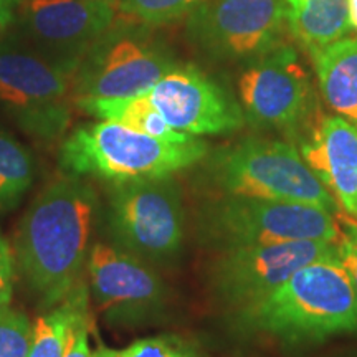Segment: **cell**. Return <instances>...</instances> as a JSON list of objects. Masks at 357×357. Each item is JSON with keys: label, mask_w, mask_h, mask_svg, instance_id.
<instances>
[{"label": "cell", "mask_w": 357, "mask_h": 357, "mask_svg": "<svg viewBox=\"0 0 357 357\" xmlns=\"http://www.w3.org/2000/svg\"><path fill=\"white\" fill-rule=\"evenodd\" d=\"M32 323L10 306H0V357H29Z\"/></svg>", "instance_id": "23"}, {"label": "cell", "mask_w": 357, "mask_h": 357, "mask_svg": "<svg viewBox=\"0 0 357 357\" xmlns=\"http://www.w3.org/2000/svg\"><path fill=\"white\" fill-rule=\"evenodd\" d=\"M118 17V0H17L20 45L73 77L91 45Z\"/></svg>", "instance_id": "12"}, {"label": "cell", "mask_w": 357, "mask_h": 357, "mask_svg": "<svg viewBox=\"0 0 357 357\" xmlns=\"http://www.w3.org/2000/svg\"><path fill=\"white\" fill-rule=\"evenodd\" d=\"M311 60L326 106L357 126V38L337 40Z\"/></svg>", "instance_id": "16"}, {"label": "cell", "mask_w": 357, "mask_h": 357, "mask_svg": "<svg viewBox=\"0 0 357 357\" xmlns=\"http://www.w3.org/2000/svg\"><path fill=\"white\" fill-rule=\"evenodd\" d=\"M91 312L82 316L71 329L63 357H93L89 346V329H91Z\"/></svg>", "instance_id": "26"}, {"label": "cell", "mask_w": 357, "mask_h": 357, "mask_svg": "<svg viewBox=\"0 0 357 357\" xmlns=\"http://www.w3.org/2000/svg\"><path fill=\"white\" fill-rule=\"evenodd\" d=\"M102 240L155 268L178 260L185 240V205L174 176L102 184Z\"/></svg>", "instance_id": "5"}, {"label": "cell", "mask_w": 357, "mask_h": 357, "mask_svg": "<svg viewBox=\"0 0 357 357\" xmlns=\"http://www.w3.org/2000/svg\"><path fill=\"white\" fill-rule=\"evenodd\" d=\"M199 242L212 250L339 238L337 213L283 200L208 195L195 213Z\"/></svg>", "instance_id": "6"}, {"label": "cell", "mask_w": 357, "mask_h": 357, "mask_svg": "<svg viewBox=\"0 0 357 357\" xmlns=\"http://www.w3.org/2000/svg\"><path fill=\"white\" fill-rule=\"evenodd\" d=\"M79 111L101 119V121H114L144 132L147 136L158 137L164 141L182 142L190 139V134L176 131L158 108L153 105L147 95L129 98H86V100L73 101Z\"/></svg>", "instance_id": "18"}, {"label": "cell", "mask_w": 357, "mask_h": 357, "mask_svg": "<svg viewBox=\"0 0 357 357\" xmlns=\"http://www.w3.org/2000/svg\"><path fill=\"white\" fill-rule=\"evenodd\" d=\"M205 0H118V15L154 26L177 22Z\"/></svg>", "instance_id": "21"}, {"label": "cell", "mask_w": 357, "mask_h": 357, "mask_svg": "<svg viewBox=\"0 0 357 357\" xmlns=\"http://www.w3.org/2000/svg\"><path fill=\"white\" fill-rule=\"evenodd\" d=\"M199 185L208 195H242L314 205L341 212L331 194L289 141L250 136L205 155Z\"/></svg>", "instance_id": "3"}, {"label": "cell", "mask_w": 357, "mask_h": 357, "mask_svg": "<svg viewBox=\"0 0 357 357\" xmlns=\"http://www.w3.org/2000/svg\"><path fill=\"white\" fill-rule=\"evenodd\" d=\"M101 194L89 178L61 174L43 187L17 227V276L40 310L65 300L84 280Z\"/></svg>", "instance_id": "1"}, {"label": "cell", "mask_w": 357, "mask_h": 357, "mask_svg": "<svg viewBox=\"0 0 357 357\" xmlns=\"http://www.w3.org/2000/svg\"><path fill=\"white\" fill-rule=\"evenodd\" d=\"M197 136L182 142L164 141L114 121H98L73 129L61 141L58 166L70 176L101 184L162 177L190 169L208 154Z\"/></svg>", "instance_id": "4"}, {"label": "cell", "mask_w": 357, "mask_h": 357, "mask_svg": "<svg viewBox=\"0 0 357 357\" xmlns=\"http://www.w3.org/2000/svg\"><path fill=\"white\" fill-rule=\"evenodd\" d=\"M238 333L261 334L287 346L318 344L357 333V293L337 252L296 270L255 305L231 312Z\"/></svg>", "instance_id": "2"}, {"label": "cell", "mask_w": 357, "mask_h": 357, "mask_svg": "<svg viewBox=\"0 0 357 357\" xmlns=\"http://www.w3.org/2000/svg\"><path fill=\"white\" fill-rule=\"evenodd\" d=\"M17 0H0V35L15 19Z\"/></svg>", "instance_id": "27"}, {"label": "cell", "mask_w": 357, "mask_h": 357, "mask_svg": "<svg viewBox=\"0 0 357 357\" xmlns=\"http://www.w3.org/2000/svg\"><path fill=\"white\" fill-rule=\"evenodd\" d=\"M144 26L116 17L75 70L71 77L73 101L147 95L160 78L176 68L172 53L151 37Z\"/></svg>", "instance_id": "7"}, {"label": "cell", "mask_w": 357, "mask_h": 357, "mask_svg": "<svg viewBox=\"0 0 357 357\" xmlns=\"http://www.w3.org/2000/svg\"><path fill=\"white\" fill-rule=\"evenodd\" d=\"M336 252V243L311 240L218 250L207 283L213 300L235 312L266 298L301 266Z\"/></svg>", "instance_id": "13"}, {"label": "cell", "mask_w": 357, "mask_h": 357, "mask_svg": "<svg viewBox=\"0 0 357 357\" xmlns=\"http://www.w3.org/2000/svg\"><path fill=\"white\" fill-rule=\"evenodd\" d=\"M238 101L253 128L293 139L318 113L310 71L289 42L247 63L238 78Z\"/></svg>", "instance_id": "9"}, {"label": "cell", "mask_w": 357, "mask_h": 357, "mask_svg": "<svg viewBox=\"0 0 357 357\" xmlns=\"http://www.w3.org/2000/svg\"><path fill=\"white\" fill-rule=\"evenodd\" d=\"M347 7H349L351 29L357 32V0H347Z\"/></svg>", "instance_id": "28"}, {"label": "cell", "mask_w": 357, "mask_h": 357, "mask_svg": "<svg viewBox=\"0 0 357 357\" xmlns=\"http://www.w3.org/2000/svg\"><path fill=\"white\" fill-rule=\"evenodd\" d=\"M339 238L336 242L337 257L349 275L352 287L357 293V217L337 212Z\"/></svg>", "instance_id": "24"}, {"label": "cell", "mask_w": 357, "mask_h": 357, "mask_svg": "<svg viewBox=\"0 0 357 357\" xmlns=\"http://www.w3.org/2000/svg\"><path fill=\"white\" fill-rule=\"evenodd\" d=\"M86 271L89 298L109 328H144L166 316V281L141 258L101 240L93 245Z\"/></svg>", "instance_id": "10"}, {"label": "cell", "mask_w": 357, "mask_h": 357, "mask_svg": "<svg viewBox=\"0 0 357 357\" xmlns=\"http://www.w3.org/2000/svg\"><path fill=\"white\" fill-rule=\"evenodd\" d=\"M71 77L20 43L0 45V108L26 136L55 144L71 121Z\"/></svg>", "instance_id": "8"}, {"label": "cell", "mask_w": 357, "mask_h": 357, "mask_svg": "<svg viewBox=\"0 0 357 357\" xmlns=\"http://www.w3.org/2000/svg\"><path fill=\"white\" fill-rule=\"evenodd\" d=\"M288 32L307 55L351 33L347 0H283Z\"/></svg>", "instance_id": "17"}, {"label": "cell", "mask_w": 357, "mask_h": 357, "mask_svg": "<svg viewBox=\"0 0 357 357\" xmlns=\"http://www.w3.org/2000/svg\"><path fill=\"white\" fill-rule=\"evenodd\" d=\"M93 357H204L199 347L176 334L137 339L121 349L98 346Z\"/></svg>", "instance_id": "22"}, {"label": "cell", "mask_w": 357, "mask_h": 357, "mask_svg": "<svg viewBox=\"0 0 357 357\" xmlns=\"http://www.w3.org/2000/svg\"><path fill=\"white\" fill-rule=\"evenodd\" d=\"M89 306L88 283L82 280L63 301L35 319L29 357H63L71 329L82 316L88 314Z\"/></svg>", "instance_id": "19"}, {"label": "cell", "mask_w": 357, "mask_h": 357, "mask_svg": "<svg viewBox=\"0 0 357 357\" xmlns=\"http://www.w3.org/2000/svg\"><path fill=\"white\" fill-rule=\"evenodd\" d=\"M37 164L30 149L0 128V213L15 211L32 189Z\"/></svg>", "instance_id": "20"}, {"label": "cell", "mask_w": 357, "mask_h": 357, "mask_svg": "<svg viewBox=\"0 0 357 357\" xmlns=\"http://www.w3.org/2000/svg\"><path fill=\"white\" fill-rule=\"evenodd\" d=\"M305 162L333 195L339 208L357 217V126L319 111L294 137Z\"/></svg>", "instance_id": "15"}, {"label": "cell", "mask_w": 357, "mask_h": 357, "mask_svg": "<svg viewBox=\"0 0 357 357\" xmlns=\"http://www.w3.org/2000/svg\"><path fill=\"white\" fill-rule=\"evenodd\" d=\"M283 0H205L187 15V37L218 61L250 63L284 40Z\"/></svg>", "instance_id": "11"}, {"label": "cell", "mask_w": 357, "mask_h": 357, "mask_svg": "<svg viewBox=\"0 0 357 357\" xmlns=\"http://www.w3.org/2000/svg\"><path fill=\"white\" fill-rule=\"evenodd\" d=\"M15 278L17 266L13 248L6 236L0 234V306H7L12 301Z\"/></svg>", "instance_id": "25"}, {"label": "cell", "mask_w": 357, "mask_h": 357, "mask_svg": "<svg viewBox=\"0 0 357 357\" xmlns=\"http://www.w3.org/2000/svg\"><path fill=\"white\" fill-rule=\"evenodd\" d=\"M147 96L176 131L190 136L230 134L247 123L240 101L194 65H177Z\"/></svg>", "instance_id": "14"}]
</instances>
